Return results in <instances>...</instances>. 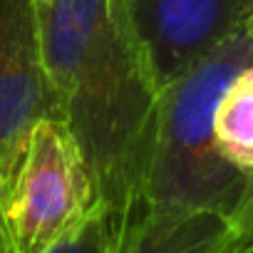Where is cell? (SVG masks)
I'll return each instance as SVG.
<instances>
[{"label": "cell", "mask_w": 253, "mask_h": 253, "mask_svg": "<svg viewBox=\"0 0 253 253\" xmlns=\"http://www.w3.org/2000/svg\"><path fill=\"white\" fill-rule=\"evenodd\" d=\"M40 25L57 119L119 231L147 209L142 176L159 87L124 0H40Z\"/></svg>", "instance_id": "6da1fadb"}, {"label": "cell", "mask_w": 253, "mask_h": 253, "mask_svg": "<svg viewBox=\"0 0 253 253\" xmlns=\"http://www.w3.org/2000/svg\"><path fill=\"white\" fill-rule=\"evenodd\" d=\"M248 62H253V38L246 18L223 42L159 89L142 176L147 209L231 216L246 174L221 157L213 112L226 84Z\"/></svg>", "instance_id": "7a4b0ae2"}, {"label": "cell", "mask_w": 253, "mask_h": 253, "mask_svg": "<svg viewBox=\"0 0 253 253\" xmlns=\"http://www.w3.org/2000/svg\"><path fill=\"white\" fill-rule=\"evenodd\" d=\"M97 206L92 171L62 119H42L18 171L5 218L13 253H47Z\"/></svg>", "instance_id": "3957f363"}, {"label": "cell", "mask_w": 253, "mask_h": 253, "mask_svg": "<svg viewBox=\"0 0 253 253\" xmlns=\"http://www.w3.org/2000/svg\"><path fill=\"white\" fill-rule=\"evenodd\" d=\"M42 119H57V102L45 70L40 0H0V189L5 209L30 134Z\"/></svg>", "instance_id": "277c9868"}, {"label": "cell", "mask_w": 253, "mask_h": 253, "mask_svg": "<svg viewBox=\"0 0 253 253\" xmlns=\"http://www.w3.org/2000/svg\"><path fill=\"white\" fill-rule=\"evenodd\" d=\"M157 87H167L199 57L241 28L251 0H124Z\"/></svg>", "instance_id": "5b68a950"}, {"label": "cell", "mask_w": 253, "mask_h": 253, "mask_svg": "<svg viewBox=\"0 0 253 253\" xmlns=\"http://www.w3.org/2000/svg\"><path fill=\"white\" fill-rule=\"evenodd\" d=\"M112 253H231V226L216 211L144 209L117 231Z\"/></svg>", "instance_id": "8992f818"}, {"label": "cell", "mask_w": 253, "mask_h": 253, "mask_svg": "<svg viewBox=\"0 0 253 253\" xmlns=\"http://www.w3.org/2000/svg\"><path fill=\"white\" fill-rule=\"evenodd\" d=\"M213 139L231 167L253 174V62L241 67L218 97Z\"/></svg>", "instance_id": "52a82bcc"}, {"label": "cell", "mask_w": 253, "mask_h": 253, "mask_svg": "<svg viewBox=\"0 0 253 253\" xmlns=\"http://www.w3.org/2000/svg\"><path fill=\"white\" fill-rule=\"evenodd\" d=\"M117 241V223L99 204L94 211L47 253H112Z\"/></svg>", "instance_id": "ba28073f"}, {"label": "cell", "mask_w": 253, "mask_h": 253, "mask_svg": "<svg viewBox=\"0 0 253 253\" xmlns=\"http://www.w3.org/2000/svg\"><path fill=\"white\" fill-rule=\"evenodd\" d=\"M228 226H231V253L253 246V174L246 176V186L241 191L236 209L228 216Z\"/></svg>", "instance_id": "9c48e42d"}, {"label": "cell", "mask_w": 253, "mask_h": 253, "mask_svg": "<svg viewBox=\"0 0 253 253\" xmlns=\"http://www.w3.org/2000/svg\"><path fill=\"white\" fill-rule=\"evenodd\" d=\"M0 253H13L10 248V233H8V218H5V196L0 189Z\"/></svg>", "instance_id": "30bf717a"}, {"label": "cell", "mask_w": 253, "mask_h": 253, "mask_svg": "<svg viewBox=\"0 0 253 253\" xmlns=\"http://www.w3.org/2000/svg\"><path fill=\"white\" fill-rule=\"evenodd\" d=\"M248 30H251V38H253V8H251V13H248Z\"/></svg>", "instance_id": "8fae6325"}, {"label": "cell", "mask_w": 253, "mask_h": 253, "mask_svg": "<svg viewBox=\"0 0 253 253\" xmlns=\"http://www.w3.org/2000/svg\"><path fill=\"white\" fill-rule=\"evenodd\" d=\"M238 253H253V246H248V248H243V251H238Z\"/></svg>", "instance_id": "7c38bea8"}, {"label": "cell", "mask_w": 253, "mask_h": 253, "mask_svg": "<svg viewBox=\"0 0 253 253\" xmlns=\"http://www.w3.org/2000/svg\"><path fill=\"white\" fill-rule=\"evenodd\" d=\"M251 3H253V0H251Z\"/></svg>", "instance_id": "4fadbf2b"}]
</instances>
